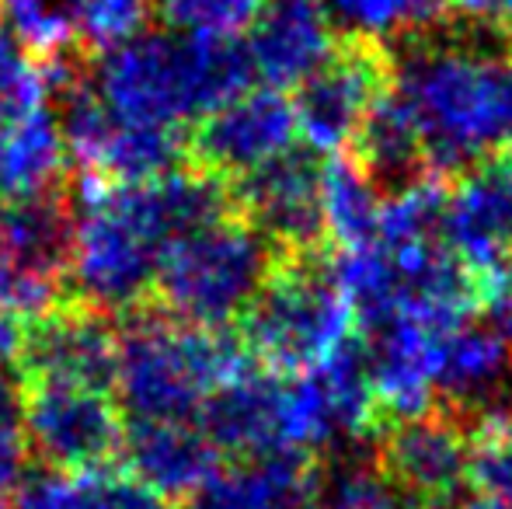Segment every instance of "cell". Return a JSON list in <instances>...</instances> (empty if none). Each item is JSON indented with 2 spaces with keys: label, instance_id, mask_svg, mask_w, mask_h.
<instances>
[{
  "label": "cell",
  "instance_id": "obj_1",
  "mask_svg": "<svg viewBox=\"0 0 512 509\" xmlns=\"http://www.w3.org/2000/svg\"><path fill=\"white\" fill-rule=\"evenodd\" d=\"M227 213V185L203 168H175L136 185L77 178L70 297L115 318L140 311L168 245Z\"/></svg>",
  "mask_w": 512,
  "mask_h": 509
},
{
  "label": "cell",
  "instance_id": "obj_2",
  "mask_svg": "<svg viewBox=\"0 0 512 509\" xmlns=\"http://www.w3.org/2000/svg\"><path fill=\"white\" fill-rule=\"evenodd\" d=\"M391 95L432 168L467 171L512 150V53L467 39H415L394 70Z\"/></svg>",
  "mask_w": 512,
  "mask_h": 509
},
{
  "label": "cell",
  "instance_id": "obj_3",
  "mask_svg": "<svg viewBox=\"0 0 512 509\" xmlns=\"http://www.w3.org/2000/svg\"><path fill=\"white\" fill-rule=\"evenodd\" d=\"M251 60L241 39L150 32L95 56L91 81L112 116L136 126L182 129L251 88Z\"/></svg>",
  "mask_w": 512,
  "mask_h": 509
},
{
  "label": "cell",
  "instance_id": "obj_4",
  "mask_svg": "<svg viewBox=\"0 0 512 509\" xmlns=\"http://www.w3.org/2000/svg\"><path fill=\"white\" fill-rule=\"evenodd\" d=\"M248 367V349L220 328H199L161 311H133L119 325L115 401L133 422L192 419L209 394Z\"/></svg>",
  "mask_w": 512,
  "mask_h": 509
},
{
  "label": "cell",
  "instance_id": "obj_5",
  "mask_svg": "<svg viewBox=\"0 0 512 509\" xmlns=\"http://www.w3.org/2000/svg\"><path fill=\"white\" fill-rule=\"evenodd\" d=\"M276 245L248 217H220L168 245L157 265L161 314L185 325L223 328L244 318L269 283Z\"/></svg>",
  "mask_w": 512,
  "mask_h": 509
},
{
  "label": "cell",
  "instance_id": "obj_6",
  "mask_svg": "<svg viewBox=\"0 0 512 509\" xmlns=\"http://www.w3.org/2000/svg\"><path fill=\"white\" fill-rule=\"evenodd\" d=\"M352 325L356 314L331 269L276 265L244 314V349L276 374H300L352 346Z\"/></svg>",
  "mask_w": 512,
  "mask_h": 509
},
{
  "label": "cell",
  "instance_id": "obj_7",
  "mask_svg": "<svg viewBox=\"0 0 512 509\" xmlns=\"http://www.w3.org/2000/svg\"><path fill=\"white\" fill-rule=\"evenodd\" d=\"M28 457L49 475L108 471L122 454L126 415L108 391L70 384H21Z\"/></svg>",
  "mask_w": 512,
  "mask_h": 509
},
{
  "label": "cell",
  "instance_id": "obj_8",
  "mask_svg": "<svg viewBox=\"0 0 512 509\" xmlns=\"http://www.w3.org/2000/svg\"><path fill=\"white\" fill-rule=\"evenodd\" d=\"M283 405L286 454L293 461L359 440L380 412L366 370V353L345 346L317 367L283 374Z\"/></svg>",
  "mask_w": 512,
  "mask_h": 509
},
{
  "label": "cell",
  "instance_id": "obj_9",
  "mask_svg": "<svg viewBox=\"0 0 512 509\" xmlns=\"http://www.w3.org/2000/svg\"><path fill=\"white\" fill-rule=\"evenodd\" d=\"M119 363V321L77 297L25 321L14 374L21 384H70L108 391Z\"/></svg>",
  "mask_w": 512,
  "mask_h": 509
},
{
  "label": "cell",
  "instance_id": "obj_10",
  "mask_svg": "<svg viewBox=\"0 0 512 509\" xmlns=\"http://www.w3.org/2000/svg\"><path fill=\"white\" fill-rule=\"evenodd\" d=\"M300 129L293 98L279 88H244L216 105L192 133L199 168L216 178H251L297 150Z\"/></svg>",
  "mask_w": 512,
  "mask_h": 509
},
{
  "label": "cell",
  "instance_id": "obj_11",
  "mask_svg": "<svg viewBox=\"0 0 512 509\" xmlns=\"http://www.w3.org/2000/svg\"><path fill=\"white\" fill-rule=\"evenodd\" d=\"M387 88L391 74L377 49L366 42L338 46L297 88L293 112H297L300 140H307L321 154H338L359 140Z\"/></svg>",
  "mask_w": 512,
  "mask_h": 509
},
{
  "label": "cell",
  "instance_id": "obj_12",
  "mask_svg": "<svg viewBox=\"0 0 512 509\" xmlns=\"http://www.w3.org/2000/svg\"><path fill=\"white\" fill-rule=\"evenodd\" d=\"M443 234L471 276L512 265V150L471 164L443 203Z\"/></svg>",
  "mask_w": 512,
  "mask_h": 509
},
{
  "label": "cell",
  "instance_id": "obj_13",
  "mask_svg": "<svg viewBox=\"0 0 512 509\" xmlns=\"http://www.w3.org/2000/svg\"><path fill=\"white\" fill-rule=\"evenodd\" d=\"M471 318V314H467ZM464 318H432V314H394L373 328L366 370L377 394V408L398 419L425 415L436 405V360L439 342Z\"/></svg>",
  "mask_w": 512,
  "mask_h": 509
},
{
  "label": "cell",
  "instance_id": "obj_14",
  "mask_svg": "<svg viewBox=\"0 0 512 509\" xmlns=\"http://www.w3.org/2000/svg\"><path fill=\"white\" fill-rule=\"evenodd\" d=\"M380 471L415 506H446L471 478V436L436 412L398 419L380 443Z\"/></svg>",
  "mask_w": 512,
  "mask_h": 509
},
{
  "label": "cell",
  "instance_id": "obj_15",
  "mask_svg": "<svg viewBox=\"0 0 512 509\" xmlns=\"http://www.w3.org/2000/svg\"><path fill=\"white\" fill-rule=\"evenodd\" d=\"M119 461L164 506H185L220 471V450L192 419H147L126 422Z\"/></svg>",
  "mask_w": 512,
  "mask_h": 509
},
{
  "label": "cell",
  "instance_id": "obj_16",
  "mask_svg": "<svg viewBox=\"0 0 512 509\" xmlns=\"http://www.w3.org/2000/svg\"><path fill=\"white\" fill-rule=\"evenodd\" d=\"M199 426L220 454H234L241 461H293L286 454L283 374L276 370L244 367L216 387L199 412Z\"/></svg>",
  "mask_w": 512,
  "mask_h": 509
},
{
  "label": "cell",
  "instance_id": "obj_17",
  "mask_svg": "<svg viewBox=\"0 0 512 509\" xmlns=\"http://www.w3.org/2000/svg\"><path fill=\"white\" fill-rule=\"evenodd\" d=\"M251 74L269 88H300L338 49L335 21L321 0H262L244 39Z\"/></svg>",
  "mask_w": 512,
  "mask_h": 509
},
{
  "label": "cell",
  "instance_id": "obj_18",
  "mask_svg": "<svg viewBox=\"0 0 512 509\" xmlns=\"http://www.w3.org/2000/svg\"><path fill=\"white\" fill-rule=\"evenodd\" d=\"M321 171L307 154L293 150L290 157L241 182L248 220L272 245L307 248L324 234Z\"/></svg>",
  "mask_w": 512,
  "mask_h": 509
},
{
  "label": "cell",
  "instance_id": "obj_19",
  "mask_svg": "<svg viewBox=\"0 0 512 509\" xmlns=\"http://www.w3.org/2000/svg\"><path fill=\"white\" fill-rule=\"evenodd\" d=\"M512 377V346L495 321L464 318L439 342L436 394L457 405H488Z\"/></svg>",
  "mask_w": 512,
  "mask_h": 509
},
{
  "label": "cell",
  "instance_id": "obj_20",
  "mask_svg": "<svg viewBox=\"0 0 512 509\" xmlns=\"http://www.w3.org/2000/svg\"><path fill=\"white\" fill-rule=\"evenodd\" d=\"M60 182H67V150L49 105L18 123H0V203Z\"/></svg>",
  "mask_w": 512,
  "mask_h": 509
},
{
  "label": "cell",
  "instance_id": "obj_21",
  "mask_svg": "<svg viewBox=\"0 0 512 509\" xmlns=\"http://www.w3.org/2000/svg\"><path fill=\"white\" fill-rule=\"evenodd\" d=\"M307 475L304 461H241L216 471L182 509H304Z\"/></svg>",
  "mask_w": 512,
  "mask_h": 509
},
{
  "label": "cell",
  "instance_id": "obj_22",
  "mask_svg": "<svg viewBox=\"0 0 512 509\" xmlns=\"http://www.w3.org/2000/svg\"><path fill=\"white\" fill-rule=\"evenodd\" d=\"M380 178L359 161H331L321 171V224L338 252L363 248L377 238L384 213Z\"/></svg>",
  "mask_w": 512,
  "mask_h": 509
},
{
  "label": "cell",
  "instance_id": "obj_23",
  "mask_svg": "<svg viewBox=\"0 0 512 509\" xmlns=\"http://www.w3.org/2000/svg\"><path fill=\"white\" fill-rule=\"evenodd\" d=\"M14 509H164L161 499L136 485L126 471L115 475L91 471V475H49L25 478L18 489Z\"/></svg>",
  "mask_w": 512,
  "mask_h": 509
},
{
  "label": "cell",
  "instance_id": "obj_24",
  "mask_svg": "<svg viewBox=\"0 0 512 509\" xmlns=\"http://www.w3.org/2000/svg\"><path fill=\"white\" fill-rule=\"evenodd\" d=\"M335 28L356 42H398L425 32L439 18V0H321Z\"/></svg>",
  "mask_w": 512,
  "mask_h": 509
},
{
  "label": "cell",
  "instance_id": "obj_25",
  "mask_svg": "<svg viewBox=\"0 0 512 509\" xmlns=\"http://www.w3.org/2000/svg\"><path fill=\"white\" fill-rule=\"evenodd\" d=\"M356 143H359V164H366L377 178H401V182H411L415 171L425 164L415 126H411L408 112L401 109L398 98L391 95V88L380 98L373 116L366 119Z\"/></svg>",
  "mask_w": 512,
  "mask_h": 509
},
{
  "label": "cell",
  "instance_id": "obj_26",
  "mask_svg": "<svg viewBox=\"0 0 512 509\" xmlns=\"http://www.w3.org/2000/svg\"><path fill=\"white\" fill-rule=\"evenodd\" d=\"M154 18V0H67L70 35L91 56H102L150 32Z\"/></svg>",
  "mask_w": 512,
  "mask_h": 509
},
{
  "label": "cell",
  "instance_id": "obj_27",
  "mask_svg": "<svg viewBox=\"0 0 512 509\" xmlns=\"http://www.w3.org/2000/svg\"><path fill=\"white\" fill-rule=\"evenodd\" d=\"M154 4L168 32L237 39L251 28L262 0H154Z\"/></svg>",
  "mask_w": 512,
  "mask_h": 509
},
{
  "label": "cell",
  "instance_id": "obj_28",
  "mask_svg": "<svg viewBox=\"0 0 512 509\" xmlns=\"http://www.w3.org/2000/svg\"><path fill=\"white\" fill-rule=\"evenodd\" d=\"M46 84L39 63L0 18V123H18L46 109Z\"/></svg>",
  "mask_w": 512,
  "mask_h": 509
},
{
  "label": "cell",
  "instance_id": "obj_29",
  "mask_svg": "<svg viewBox=\"0 0 512 509\" xmlns=\"http://www.w3.org/2000/svg\"><path fill=\"white\" fill-rule=\"evenodd\" d=\"M481 499L512 503V419L495 415L471 436V478Z\"/></svg>",
  "mask_w": 512,
  "mask_h": 509
},
{
  "label": "cell",
  "instance_id": "obj_30",
  "mask_svg": "<svg viewBox=\"0 0 512 509\" xmlns=\"http://www.w3.org/2000/svg\"><path fill=\"white\" fill-rule=\"evenodd\" d=\"M324 509H415V503L380 468L349 464L331 478Z\"/></svg>",
  "mask_w": 512,
  "mask_h": 509
},
{
  "label": "cell",
  "instance_id": "obj_31",
  "mask_svg": "<svg viewBox=\"0 0 512 509\" xmlns=\"http://www.w3.org/2000/svg\"><path fill=\"white\" fill-rule=\"evenodd\" d=\"M439 4H443L453 18L467 21V25H485V21L492 25L499 0H439Z\"/></svg>",
  "mask_w": 512,
  "mask_h": 509
},
{
  "label": "cell",
  "instance_id": "obj_32",
  "mask_svg": "<svg viewBox=\"0 0 512 509\" xmlns=\"http://www.w3.org/2000/svg\"><path fill=\"white\" fill-rule=\"evenodd\" d=\"M492 25H499L502 32L512 35V0H499V7H495V18Z\"/></svg>",
  "mask_w": 512,
  "mask_h": 509
},
{
  "label": "cell",
  "instance_id": "obj_33",
  "mask_svg": "<svg viewBox=\"0 0 512 509\" xmlns=\"http://www.w3.org/2000/svg\"><path fill=\"white\" fill-rule=\"evenodd\" d=\"M471 509H512V503H492V499H478Z\"/></svg>",
  "mask_w": 512,
  "mask_h": 509
}]
</instances>
